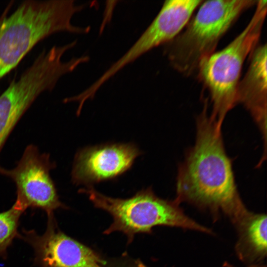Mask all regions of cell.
Masks as SVG:
<instances>
[{
  "label": "cell",
  "mask_w": 267,
  "mask_h": 267,
  "mask_svg": "<svg viewBox=\"0 0 267 267\" xmlns=\"http://www.w3.org/2000/svg\"><path fill=\"white\" fill-rule=\"evenodd\" d=\"M140 154L132 143L87 147L76 155L71 173L76 184H90L114 178L128 171Z\"/></svg>",
  "instance_id": "obj_10"
},
{
  "label": "cell",
  "mask_w": 267,
  "mask_h": 267,
  "mask_svg": "<svg viewBox=\"0 0 267 267\" xmlns=\"http://www.w3.org/2000/svg\"><path fill=\"white\" fill-rule=\"evenodd\" d=\"M206 101L196 119L194 145L179 167L176 198L210 211L222 213L234 224L249 210L238 191L230 159L226 154L221 128L208 112Z\"/></svg>",
  "instance_id": "obj_1"
},
{
  "label": "cell",
  "mask_w": 267,
  "mask_h": 267,
  "mask_svg": "<svg viewBox=\"0 0 267 267\" xmlns=\"http://www.w3.org/2000/svg\"><path fill=\"white\" fill-rule=\"evenodd\" d=\"M45 231L22 229L18 238L34 251V263L38 267H107L110 257L103 256L62 231L54 214L47 215Z\"/></svg>",
  "instance_id": "obj_7"
},
{
  "label": "cell",
  "mask_w": 267,
  "mask_h": 267,
  "mask_svg": "<svg viewBox=\"0 0 267 267\" xmlns=\"http://www.w3.org/2000/svg\"><path fill=\"white\" fill-rule=\"evenodd\" d=\"M88 195L97 208L108 213L113 221L103 232L109 235L121 232L127 238V244L136 234H150L157 226L178 227L208 234L211 230L187 216L175 200L156 196L151 188L141 190L129 198H115L104 195L91 186L80 189Z\"/></svg>",
  "instance_id": "obj_5"
},
{
  "label": "cell",
  "mask_w": 267,
  "mask_h": 267,
  "mask_svg": "<svg viewBox=\"0 0 267 267\" xmlns=\"http://www.w3.org/2000/svg\"><path fill=\"white\" fill-rule=\"evenodd\" d=\"M0 16V80L15 68L40 42L58 32L86 34L90 27L74 25L72 18L86 7L74 0H26Z\"/></svg>",
  "instance_id": "obj_2"
},
{
  "label": "cell",
  "mask_w": 267,
  "mask_h": 267,
  "mask_svg": "<svg viewBox=\"0 0 267 267\" xmlns=\"http://www.w3.org/2000/svg\"><path fill=\"white\" fill-rule=\"evenodd\" d=\"M107 267H148L140 259L130 256L127 253L116 257H110Z\"/></svg>",
  "instance_id": "obj_14"
},
{
  "label": "cell",
  "mask_w": 267,
  "mask_h": 267,
  "mask_svg": "<svg viewBox=\"0 0 267 267\" xmlns=\"http://www.w3.org/2000/svg\"><path fill=\"white\" fill-rule=\"evenodd\" d=\"M267 13V1L258 0L250 21L226 46L201 62L197 75L209 93L210 114L222 127L236 104V91L244 61L258 45Z\"/></svg>",
  "instance_id": "obj_4"
},
{
  "label": "cell",
  "mask_w": 267,
  "mask_h": 267,
  "mask_svg": "<svg viewBox=\"0 0 267 267\" xmlns=\"http://www.w3.org/2000/svg\"><path fill=\"white\" fill-rule=\"evenodd\" d=\"M56 167L50 154L40 153L38 147L27 145L13 169L0 166V174L10 178L16 187V200L27 209H40L46 215L59 208L67 209L59 200L50 171Z\"/></svg>",
  "instance_id": "obj_6"
},
{
  "label": "cell",
  "mask_w": 267,
  "mask_h": 267,
  "mask_svg": "<svg viewBox=\"0 0 267 267\" xmlns=\"http://www.w3.org/2000/svg\"><path fill=\"white\" fill-rule=\"evenodd\" d=\"M267 216L249 211L235 224L238 232L235 251L239 259L259 264L267 255Z\"/></svg>",
  "instance_id": "obj_12"
},
{
  "label": "cell",
  "mask_w": 267,
  "mask_h": 267,
  "mask_svg": "<svg viewBox=\"0 0 267 267\" xmlns=\"http://www.w3.org/2000/svg\"><path fill=\"white\" fill-rule=\"evenodd\" d=\"M202 0H166L153 21L134 44L92 84L98 90L111 78L143 54L171 42L186 26Z\"/></svg>",
  "instance_id": "obj_8"
},
{
  "label": "cell",
  "mask_w": 267,
  "mask_h": 267,
  "mask_svg": "<svg viewBox=\"0 0 267 267\" xmlns=\"http://www.w3.org/2000/svg\"><path fill=\"white\" fill-rule=\"evenodd\" d=\"M249 64L237 91V104L247 109L259 128L266 151L267 71V44L258 45L249 56Z\"/></svg>",
  "instance_id": "obj_11"
},
{
  "label": "cell",
  "mask_w": 267,
  "mask_h": 267,
  "mask_svg": "<svg viewBox=\"0 0 267 267\" xmlns=\"http://www.w3.org/2000/svg\"><path fill=\"white\" fill-rule=\"evenodd\" d=\"M223 266L224 267H236L234 266L233 265H231V264H229V263H227V262L224 263V264H223ZM247 267H266V266L264 265H261V264H257L250 265Z\"/></svg>",
  "instance_id": "obj_15"
},
{
  "label": "cell",
  "mask_w": 267,
  "mask_h": 267,
  "mask_svg": "<svg viewBox=\"0 0 267 267\" xmlns=\"http://www.w3.org/2000/svg\"><path fill=\"white\" fill-rule=\"evenodd\" d=\"M57 84L56 77L46 65L34 61L13 79L0 95V153L7 138L22 117L38 97L52 91Z\"/></svg>",
  "instance_id": "obj_9"
},
{
  "label": "cell",
  "mask_w": 267,
  "mask_h": 267,
  "mask_svg": "<svg viewBox=\"0 0 267 267\" xmlns=\"http://www.w3.org/2000/svg\"><path fill=\"white\" fill-rule=\"evenodd\" d=\"M255 0H203L180 33L164 44L171 66L186 76L197 73L200 63L214 53L223 36Z\"/></svg>",
  "instance_id": "obj_3"
},
{
  "label": "cell",
  "mask_w": 267,
  "mask_h": 267,
  "mask_svg": "<svg viewBox=\"0 0 267 267\" xmlns=\"http://www.w3.org/2000/svg\"><path fill=\"white\" fill-rule=\"evenodd\" d=\"M27 208L18 200L8 210L0 212V257L6 260L8 248L18 238L19 221Z\"/></svg>",
  "instance_id": "obj_13"
}]
</instances>
